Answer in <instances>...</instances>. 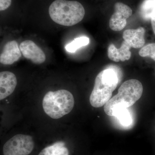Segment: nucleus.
<instances>
[{
	"label": "nucleus",
	"mask_w": 155,
	"mask_h": 155,
	"mask_svg": "<svg viewBox=\"0 0 155 155\" xmlns=\"http://www.w3.org/2000/svg\"><path fill=\"white\" fill-rule=\"evenodd\" d=\"M143 92V87L140 81L134 79L126 81L119 87L118 94L104 105L105 113L113 116L120 108L131 107L140 98Z\"/></svg>",
	"instance_id": "obj_1"
},
{
	"label": "nucleus",
	"mask_w": 155,
	"mask_h": 155,
	"mask_svg": "<svg viewBox=\"0 0 155 155\" xmlns=\"http://www.w3.org/2000/svg\"><path fill=\"white\" fill-rule=\"evenodd\" d=\"M50 17L59 25L70 26L83 19L85 10L82 5L77 1L56 0L49 8Z\"/></svg>",
	"instance_id": "obj_2"
},
{
	"label": "nucleus",
	"mask_w": 155,
	"mask_h": 155,
	"mask_svg": "<svg viewBox=\"0 0 155 155\" xmlns=\"http://www.w3.org/2000/svg\"><path fill=\"white\" fill-rule=\"evenodd\" d=\"M118 75L115 70L107 69L101 71L95 80L94 87L90 97L92 107H101L110 99L118 85Z\"/></svg>",
	"instance_id": "obj_3"
},
{
	"label": "nucleus",
	"mask_w": 155,
	"mask_h": 155,
	"mask_svg": "<svg viewBox=\"0 0 155 155\" xmlns=\"http://www.w3.org/2000/svg\"><path fill=\"white\" fill-rule=\"evenodd\" d=\"M45 113L54 119H59L69 114L74 106V99L71 92L66 90L49 91L42 102Z\"/></svg>",
	"instance_id": "obj_4"
},
{
	"label": "nucleus",
	"mask_w": 155,
	"mask_h": 155,
	"mask_svg": "<svg viewBox=\"0 0 155 155\" xmlns=\"http://www.w3.org/2000/svg\"><path fill=\"white\" fill-rule=\"evenodd\" d=\"M34 143L31 136L18 134L9 140L3 147L4 155H28L33 150Z\"/></svg>",
	"instance_id": "obj_5"
},
{
	"label": "nucleus",
	"mask_w": 155,
	"mask_h": 155,
	"mask_svg": "<svg viewBox=\"0 0 155 155\" xmlns=\"http://www.w3.org/2000/svg\"><path fill=\"white\" fill-rule=\"evenodd\" d=\"M114 9L115 12L110 19L109 26L112 30L120 31L125 28L127 19L132 15V11L129 6L121 2L116 3Z\"/></svg>",
	"instance_id": "obj_6"
},
{
	"label": "nucleus",
	"mask_w": 155,
	"mask_h": 155,
	"mask_svg": "<svg viewBox=\"0 0 155 155\" xmlns=\"http://www.w3.org/2000/svg\"><path fill=\"white\" fill-rule=\"evenodd\" d=\"M19 48L22 55L34 64H40L45 61V53L32 41L28 40L22 42Z\"/></svg>",
	"instance_id": "obj_7"
},
{
	"label": "nucleus",
	"mask_w": 155,
	"mask_h": 155,
	"mask_svg": "<svg viewBox=\"0 0 155 155\" xmlns=\"http://www.w3.org/2000/svg\"><path fill=\"white\" fill-rule=\"evenodd\" d=\"M22 56V53L17 42L12 41L5 45L0 56V62L3 65H9L18 61Z\"/></svg>",
	"instance_id": "obj_8"
},
{
	"label": "nucleus",
	"mask_w": 155,
	"mask_h": 155,
	"mask_svg": "<svg viewBox=\"0 0 155 155\" xmlns=\"http://www.w3.org/2000/svg\"><path fill=\"white\" fill-rule=\"evenodd\" d=\"M17 85V79L14 73L8 71L0 73V100L12 94Z\"/></svg>",
	"instance_id": "obj_9"
},
{
	"label": "nucleus",
	"mask_w": 155,
	"mask_h": 155,
	"mask_svg": "<svg viewBox=\"0 0 155 155\" xmlns=\"http://www.w3.org/2000/svg\"><path fill=\"white\" fill-rule=\"evenodd\" d=\"M145 30L143 27L136 29H127L123 32V38L130 47L140 48L143 47L145 43Z\"/></svg>",
	"instance_id": "obj_10"
},
{
	"label": "nucleus",
	"mask_w": 155,
	"mask_h": 155,
	"mask_svg": "<svg viewBox=\"0 0 155 155\" xmlns=\"http://www.w3.org/2000/svg\"><path fill=\"white\" fill-rule=\"evenodd\" d=\"M131 47L126 41L122 42L121 47L117 48L114 44L109 46L108 48V58L115 62L128 61L131 57Z\"/></svg>",
	"instance_id": "obj_11"
},
{
	"label": "nucleus",
	"mask_w": 155,
	"mask_h": 155,
	"mask_svg": "<svg viewBox=\"0 0 155 155\" xmlns=\"http://www.w3.org/2000/svg\"><path fill=\"white\" fill-rule=\"evenodd\" d=\"M68 149L65 147V143L59 141L55 143L42 150L38 155H69Z\"/></svg>",
	"instance_id": "obj_12"
},
{
	"label": "nucleus",
	"mask_w": 155,
	"mask_h": 155,
	"mask_svg": "<svg viewBox=\"0 0 155 155\" xmlns=\"http://www.w3.org/2000/svg\"><path fill=\"white\" fill-rule=\"evenodd\" d=\"M140 14L145 19H151L155 16V0H145L140 7Z\"/></svg>",
	"instance_id": "obj_13"
},
{
	"label": "nucleus",
	"mask_w": 155,
	"mask_h": 155,
	"mask_svg": "<svg viewBox=\"0 0 155 155\" xmlns=\"http://www.w3.org/2000/svg\"><path fill=\"white\" fill-rule=\"evenodd\" d=\"M89 43V38L87 37L83 36L74 39L70 43L65 46L67 51L70 53H74L78 49L82 47L87 45Z\"/></svg>",
	"instance_id": "obj_14"
},
{
	"label": "nucleus",
	"mask_w": 155,
	"mask_h": 155,
	"mask_svg": "<svg viewBox=\"0 0 155 155\" xmlns=\"http://www.w3.org/2000/svg\"><path fill=\"white\" fill-rule=\"evenodd\" d=\"M114 116H116L120 121L122 125L128 126L132 122V118L127 108H120L115 112Z\"/></svg>",
	"instance_id": "obj_15"
},
{
	"label": "nucleus",
	"mask_w": 155,
	"mask_h": 155,
	"mask_svg": "<svg viewBox=\"0 0 155 155\" xmlns=\"http://www.w3.org/2000/svg\"><path fill=\"white\" fill-rule=\"evenodd\" d=\"M139 54L142 57H150L155 61V43L149 44L142 48Z\"/></svg>",
	"instance_id": "obj_16"
},
{
	"label": "nucleus",
	"mask_w": 155,
	"mask_h": 155,
	"mask_svg": "<svg viewBox=\"0 0 155 155\" xmlns=\"http://www.w3.org/2000/svg\"><path fill=\"white\" fill-rule=\"evenodd\" d=\"M11 3L12 0H0V11H5L8 8Z\"/></svg>",
	"instance_id": "obj_17"
},
{
	"label": "nucleus",
	"mask_w": 155,
	"mask_h": 155,
	"mask_svg": "<svg viewBox=\"0 0 155 155\" xmlns=\"http://www.w3.org/2000/svg\"><path fill=\"white\" fill-rule=\"evenodd\" d=\"M151 25L152 26L153 31L155 35V16L152 17L151 19Z\"/></svg>",
	"instance_id": "obj_18"
},
{
	"label": "nucleus",
	"mask_w": 155,
	"mask_h": 155,
	"mask_svg": "<svg viewBox=\"0 0 155 155\" xmlns=\"http://www.w3.org/2000/svg\"></svg>",
	"instance_id": "obj_19"
}]
</instances>
